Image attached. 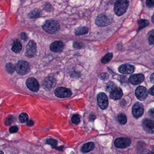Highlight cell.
<instances>
[{
	"mask_svg": "<svg viewBox=\"0 0 154 154\" xmlns=\"http://www.w3.org/2000/svg\"><path fill=\"white\" fill-rule=\"evenodd\" d=\"M88 32V28L86 27H80L76 29L75 31V34L76 35H82L87 34Z\"/></svg>",
	"mask_w": 154,
	"mask_h": 154,
	"instance_id": "cell-20",
	"label": "cell"
},
{
	"mask_svg": "<svg viewBox=\"0 0 154 154\" xmlns=\"http://www.w3.org/2000/svg\"><path fill=\"white\" fill-rule=\"evenodd\" d=\"M73 46L75 48H81L82 47V45L80 44V43H75L74 44Z\"/></svg>",
	"mask_w": 154,
	"mask_h": 154,
	"instance_id": "cell-35",
	"label": "cell"
},
{
	"mask_svg": "<svg viewBox=\"0 0 154 154\" xmlns=\"http://www.w3.org/2000/svg\"><path fill=\"white\" fill-rule=\"evenodd\" d=\"M46 142L47 144L51 145L53 147H55L57 146V141L55 139L53 138H48Z\"/></svg>",
	"mask_w": 154,
	"mask_h": 154,
	"instance_id": "cell-29",
	"label": "cell"
},
{
	"mask_svg": "<svg viewBox=\"0 0 154 154\" xmlns=\"http://www.w3.org/2000/svg\"><path fill=\"white\" fill-rule=\"evenodd\" d=\"M131 141L128 138H118L114 141L115 146L119 148H124L130 145Z\"/></svg>",
	"mask_w": 154,
	"mask_h": 154,
	"instance_id": "cell-8",
	"label": "cell"
},
{
	"mask_svg": "<svg viewBox=\"0 0 154 154\" xmlns=\"http://www.w3.org/2000/svg\"><path fill=\"white\" fill-rule=\"evenodd\" d=\"M146 5L149 8L154 7V0H146Z\"/></svg>",
	"mask_w": 154,
	"mask_h": 154,
	"instance_id": "cell-31",
	"label": "cell"
},
{
	"mask_svg": "<svg viewBox=\"0 0 154 154\" xmlns=\"http://www.w3.org/2000/svg\"><path fill=\"white\" fill-rule=\"evenodd\" d=\"M94 148V144L92 142H88L84 144L81 149V150L83 153H88L91 151Z\"/></svg>",
	"mask_w": 154,
	"mask_h": 154,
	"instance_id": "cell-17",
	"label": "cell"
},
{
	"mask_svg": "<svg viewBox=\"0 0 154 154\" xmlns=\"http://www.w3.org/2000/svg\"><path fill=\"white\" fill-rule=\"evenodd\" d=\"M117 118H118V120L119 121V122L122 125L126 124L127 122V117H126V115L123 113H120L118 115Z\"/></svg>",
	"mask_w": 154,
	"mask_h": 154,
	"instance_id": "cell-24",
	"label": "cell"
},
{
	"mask_svg": "<svg viewBox=\"0 0 154 154\" xmlns=\"http://www.w3.org/2000/svg\"><path fill=\"white\" fill-rule=\"evenodd\" d=\"M6 69L9 73L12 74L16 70V66L11 63H8L6 65Z\"/></svg>",
	"mask_w": 154,
	"mask_h": 154,
	"instance_id": "cell-23",
	"label": "cell"
},
{
	"mask_svg": "<svg viewBox=\"0 0 154 154\" xmlns=\"http://www.w3.org/2000/svg\"><path fill=\"white\" fill-rule=\"evenodd\" d=\"M111 19L105 15H100L95 20V23L98 26L103 27L110 24Z\"/></svg>",
	"mask_w": 154,
	"mask_h": 154,
	"instance_id": "cell-9",
	"label": "cell"
},
{
	"mask_svg": "<svg viewBox=\"0 0 154 154\" xmlns=\"http://www.w3.org/2000/svg\"><path fill=\"white\" fill-rule=\"evenodd\" d=\"M29 117L28 114L25 112L21 113L19 117L20 121L22 123H26L28 120Z\"/></svg>",
	"mask_w": 154,
	"mask_h": 154,
	"instance_id": "cell-25",
	"label": "cell"
},
{
	"mask_svg": "<svg viewBox=\"0 0 154 154\" xmlns=\"http://www.w3.org/2000/svg\"><path fill=\"white\" fill-rule=\"evenodd\" d=\"M54 84V79L52 77H47L44 81V86L48 89L52 88Z\"/></svg>",
	"mask_w": 154,
	"mask_h": 154,
	"instance_id": "cell-18",
	"label": "cell"
},
{
	"mask_svg": "<svg viewBox=\"0 0 154 154\" xmlns=\"http://www.w3.org/2000/svg\"><path fill=\"white\" fill-rule=\"evenodd\" d=\"M60 26L56 20H49L45 22L43 26V28L46 32L50 34H54L57 33L59 30Z\"/></svg>",
	"mask_w": 154,
	"mask_h": 154,
	"instance_id": "cell-2",
	"label": "cell"
},
{
	"mask_svg": "<svg viewBox=\"0 0 154 154\" xmlns=\"http://www.w3.org/2000/svg\"><path fill=\"white\" fill-rule=\"evenodd\" d=\"M147 94V90L144 86H138L135 91L136 97L140 100H144L146 98Z\"/></svg>",
	"mask_w": 154,
	"mask_h": 154,
	"instance_id": "cell-10",
	"label": "cell"
},
{
	"mask_svg": "<svg viewBox=\"0 0 154 154\" xmlns=\"http://www.w3.org/2000/svg\"><path fill=\"white\" fill-rule=\"evenodd\" d=\"M144 75L141 74H139L131 75L129 78V82L132 84L136 85L141 83L144 81Z\"/></svg>",
	"mask_w": 154,
	"mask_h": 154,
	"instance_id": "cell-14",
	"label": "cell"
},
{
	"mask_svg": "<svg viewBox=\"0 0 154 154\" xmlns=\"http://www.w3.org/2000/svg\"><path fill=\"white\" fill-rule=\"evenodd\" d=\"M21 38L24 41H26L27 40V38L26 35L25 33H22L21 34Z\"/></svg>",
	"mask_w": 154,
	"mask_h": 154,
	"instance_id": "cell-37",
	"label": "cell"
},
{
	"mask_svg": "<svg viewBox=\"0 0 154 154\" xmlns=\"http://www.w3.org/2000/svg\"><path fill=\"white\" fill-rule=\"evenodd\" d=\"M151 20H152V22H153V23H154V13L153 14V16H152V19H151Z\"/></svg>",
	"mask_w": 154,
	"mask_h": 154,
	"instance_id": "cell-40",
	"label": "cell"
},
{
	"mask_svg": "<svg viewBox=\"0 0 154 154\" xmlns=\"http://www.w3.org/2000/svg\"><path fill=\"white\" fill-rule=\"evenodd\" d=\"M150 80L152 83L154 84V73H153L152 74V75H150Z\"/></svg>",
	"mask_w": 154,
	"mask_h": 154,
	"instance_id": "cell-39",
	"label": "cell"
},
{
	"mask_svg": "<svg viewBox=\"0 0 154 154\" xmlns=\"http://www.w3.org/2000/svg\"><path fill=\"white\" fill-rule=\"evenodd\" d=\"M153 150H154V148L153 149Z\"/></svg>",
	"mask_w": 154,
	"mask_h": 154,
	"instance_id": "cell-41",
	"label": "cell"
},
{
	"mask_svg": "<svg viewBox=\"0 0 154 154\" xmlns=\"http://www.w3.org/2000/svg\"><path fill=\"white\" fill-rule=\"evenodd\" d=\"M63 43L60 41H57L53 42L50 46V50L55 53L61 52L63 51Z\"/></svg>",
	"mask_w": 154,
	"mask_h": 154,
	"instance_id": "cell-15",
	"label": "cell"
},
{
	"mask_svg": "<svg viewBox=\"0 0 154 154\" xmlns=\"http://www.w3.org/2000/svg\"><path fill=\"white\" fill-rule=\"evenodd\" d=\"M55 94L58 98H67L72 95V92L70 89L65 87L57 88L54 91Z\"/></svg>",
	"mask_w": 154,
	"mask_h": 154,
	"instance_id": "cell-6",
	"label": "cell"
},
{
	"mask_svg": "<svg viewBox=\"0 0 154 154\" xmlns=\"http://www.w3.org/2000/svg\"><path fill=\"white\" fill-rule=\"evenodd\" d=\"M36 49V44L33 40H30L26 48V56L28 57H32L35 54Z\"/></svg>",
	"mask_w": 154,
	"mask_h": 154,
	"instance_id": "cell-11",
	"label": "cell"
},
{
	"mask_svg": "<svg viewBox=\"0 0 154 154\" xmlns=\"http://www.w3.org/2000/svg\"><path fill=\"white\" fill-rule=\"evenodd\" d=\"M148 40L149 45H154V30H151L149 33Z\"/></svg>",
	"mask_w": 154,
	"mask_h": 154,
	"instance_id": "cell-28",
	"label": "cell"
},
{
	"mask_svg": "<svg viewBox=\"0 0 154 154\" xmlns=\"http://www.w3.org/2000/svg\"><path fill=\"white\" fill-rule=\"evenodd\" d=\"M113 55L112 53H109L105 55L101 59V63L103 64H106L109 63L112 58Z\"/></svg>",
	"mask_w": 154,
	"mask_h": 154,
	"instance_id": "cell-22",
	"label": "cell"
},
{
	"mask_svg": "<svg viewBox=\"0 0 154 154\" xmlns=\"http://www.w3.org/2000/svg\"><path fill=\"white\" fill-rule=\"evenodd\" d=\"M26 85L30 91L36 92L39 89V85L38 81L33 77L29 78L26 82Z\"/></svg>",
	"mask_w": 154,
	"mask_h": 154,
	"instance_id": "cell-7",
	"label": "cell"
},
{
	"mask_svg": "<svg viewBox=\"0 0 154 154\" xmlns=\"http://www.w3.org/2000/svg\"><path fill=\"white\" fill-rule=\"evenodd\" d=\"M22 45L19 40H17L14 41V44H13L12 48H11V49L13 52L17 53V54L20 53L22 50Z\"/></svg>",
	"mask_w": 154,
	"mask_h": 154,
	"instance_id": "cell-19",
	"label": "cell"
},
{
	"mask_svg": "<svg viewBox=\"0 0 154 154\" xmlns=\"http://www.w3.org/2000/svg\"><path fill=\"white\" fill-rule=\"evenodd\" d=\"M72 121L74 124H78L80 122V117L78 114L73 115L72 118Z\"/></svg>",
	"mask_w": 154,
	"mask_h": 154,
	"instance_id": "cell-30",
	"label": "cell"
},
{
	"mask_svg": "<svg viewBox=\"0 0 154 154\" xmlns=\"http://www.w3.org/2000/svg\"><path fill=\"white\" fill-rule=\"evenodd\" d=\"M148 114L151 118L154 119V108H152V109H151L149 110Z\"/></svg>",
	"mask_w": 154,
	"mask_h": 154,
	"instance_id": "cell-34",
	"label": "cell"
},
{
	"mask_svg": "<svg viewBox=\"0 0 154 154\" xmlns=\"http://www.w3.org/2000/svg\"><path fill=\"white\" fill-rule=\"evenodd\" d=\"M116 85L112 82H109L107 84L106 86V91L109 92L110 93L112 91L116 88Z\"/></svg>",
	"mask_w": 154,
	"mask_h": 154,
	"instance_id": "cell-26",
	"label": "cell"
},
{
	"mask_svg": "<svg viewBox=\"0 0 154 154\" xmlns=\"http://www.w3.org/2000/svg\"><path fill=\"white\" fill-rule=\"evenodd\" d=\"M144 113V107L141 103L137 102L132 106V114L133 117L138 119L142 116Z\"/></svg>",
	"mask_w": 154,
	"mask_h": 154,
	"instance_id": "cell-5",
	"label": "cell"
},
{
	"mask_svg": "<svg viewBox=\"0 0 154 154\" xmlns=\"http://www.w3.org/2000/svg\"><path fill=\"white\" fill-rule=\"evenodd\" d=\"M40 12L39 11L35 9V10L31 11L29 15L31 18H35L38 17L40 16Z\"/></svg>",
	"mask_w": 154,
	"mask_h": 154,
	"instance_id": "cell-27",
	"label": "cell"
},
{
	"mask_svg": "<svg viewBox=\"0 0 154 154\" xmlns=\"http://www.w3.org/2000/svg\"><path fill=\"white\" fill-rule=\"evenodd\" d=\"M100 77L101 80H106L108 79V75L107 74L103 73L101 74L100 75Z\"/></svg>",
	"mask_w": 154,
	"mask_h": 154,
	"instance_id": "cell-33",
	"label": "cell"
},
{
	"mask_svg": "<svg viewBox=\"0 0 154 154\" xmlns=\"http://www.w3.org/2000/svg\"><path fill=\"white\" fill-rule=\"evenodd\" d=\"M149 93L151 95H154V85L149 89Z\"/></svg>",
	"mask_w": 154,
	"mask_h": 154,
	"instance_id": "cell-36",
	"label": "cell"
},
{
	"mask_svg": "<svg viewBox=\"0 0 154 154\" xmlns=\"http://www.w3.org/2000/svg\"><path fill=\"white\" fill-rule=\"evenodd\" d=\"M16 71L20 75H25L29 72L30 70L29 64L26 61L20 60L16 65Z\"/></svg>",
	"mask_w": 154,
	"mask_h": 154,
	"instance_id": "cell-3",
	"label": "cell"
},
{
	"mask_svg": "<svg viewBox=\"0 0 154 154\" xmlns=\"http://www.w3.org/2000/svg\"><path fill=\"white\" fill-rule=\"evenodd\" d=\"M123 95L122 90L119 87H116L115 89L112 91L110 94V99L113 100H118L121 99Z\"/></svg>",
	"mask_w": 154,
	"mask_h": 154,
	"instance_id": "cell-16",
	"label": "cell"
},
{
	"mask_svg": "<svg viewBox=\"0 0 154 154\" xmlns=\"http://www.w3.org/2000/svg\"><path fill=\"white\" fill-rule=\"evenodd\" d=\"M97 99L100 108L103 110L107 109L109 105V100L106 94L104 93H100L97 95Z\"/></svg>",
	"mask_w": 154,
	"mask_h": 154,
	"instance_id": "cell-4",
	"label": "cell"
},
{
	"mask_svg": "<svg viewBox=\"0 0 154 154\" xmlns=\"http://www.w3.org/2000/svg\"><path fill=\"white\" fill-rule=\"evenodd\" d=\"M149 21L146 20H140L138 21V24L139 28L138 30H140L146 27L147 26L149 25Z\"/></svg>",
	"mask_w": 154,
	"mask_h": 154,
	"instance_id": "cell-21",
	"label": "cell"
},
{
	"mask_svg": "<svg viewBox=\"0 0 154 154\" xmlns=\"http://www.w3.org/2000/svg\"><path fill=\"white\" fill-rule=\"evenodd\" d=\"M27 125L28 126H32L34 125V122L33 121L30 120L28 122H27Z\"/></svg>",
	"mask_w": 154,
	"mask_h": 154,
	"instance_id": "cell-38",
	"label": "cell"
},
{
	"mask_svg": "<svg viewBox=\"0 0 154 154\" xmlns=\"http://www.w3.org/2000/svg\"><path fill=\"white\" fill-rule=\"evenodd\" d=\"M119 72L124 74H130L132 73L135 71V67L130 64L122 65L119 67Z\"/></svg>",
	"mask_w": 154,
	"mask_h": 154,
	"instance_id": "cell-13",
	"label": "cell"
},
{
	"mask_svg": "<svg viewBox=\"0 0 154 154\" xmlns=\"http://www.w3.org/2000/svg\"><path fill=\"white\" fill-rule=\"evenodd\" d=\"M18 131V128L17 126H12L9 129L10 132L11 133H16Z\"/></svg>",
	"mask_w": 154,
	"mask_h": 154,
	"instance_id": "cell-32",
	"label": "cell"
},
{
	"mask_svg": "<svg viewBox=\"0 0 154 154\" xmlns=\"http://www.w3.org/2000/svg\"><path fill=\"white\" fill-rule=\"evenodd\" d=\"M144 130L148 133H154V121L148 119H145L142 121Z\"/></svg>",
	"mask_w": 154,
	"mask_h": 154,
	"instance_id": "cell-12",
	"label": "cell"
},
{
	"mask_svg": "<svg viewBox=\"0 0 154 154\" xmlns=\"http://www.w3.org/2000/svg\"><path fill=\"white\" fill-rule=\"evenodd\" d=\"M128 6V0H118L114 6L115 14L119 17L122 16L126 13Z\"/></svg>",
	"mask_w": 154,
	"mask_h": 154,
	"instance_id": "cell-1",
	"label": "cell"
}]
</instances>
